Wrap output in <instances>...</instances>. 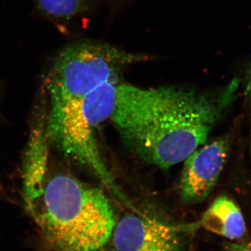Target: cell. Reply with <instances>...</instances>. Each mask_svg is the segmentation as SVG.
Here are the masks:
<instances>
[{
	"instance_id": "3",
	"label": "cell",
	"mask_w": 251,
	"mask_h": 251,
	"mask_svg": "<svg viewBox=\"0 0 251 251\" xmlns=\"http://www.w3.org/2000/svg\"><path fill=\"white\" fill-rule=\"evenodd\" d=\"M119 79L104 82L82 98L50 105L46 118L49 143L64 156L93 173L115 196L128 202L103 161L96 132L115 109Z\"/></svg>"
},
{
	"instance_id": "9",
	"label": "cell",
	"mask_w": 251,
	"mask_h": 251,
	"mask_svg": "<svg viewBox=\"0 0 251 251\" xmlns=\"http://www.w3.org/2000/svg\"><path fill=\"white\" fill-rule=\"evenodd\" d=\"M222 251H251V241L245 243L225 242Z\"/></svg>"
},
{
	"instance_id": "5",
	"label": "cell",
	"mask_w": 251,
	"mask_h": 251,
	"mask_svg": "<svg viewBox=\"0 0 251 251\" xmlns=\"http://www.w3.org/2000/svg\"><path fill=\"white\" fill-rule=\"evenodd\" d=\"M231 140L223 136L193 151L184 160L180 196L185 204L202 202L214 191L227 161Z\"/></svg>"
},
{
	"instance_id": "1",
	"label": "cell",
	"mask_w": 251,
	"mask_h": 251,
	"mask_svg": "<svg viewBox=\"0 0 251 251\" xmlns=\"http://www.w3.org/2000/svg\"><path fill=\"white\" fill-rule=\"evenodd\" d=\"M239 87L237 78L204 92L174 86L143 89L120 83L110 119L137 156L167 171L206 143L237 98Z\"/></svg>"
},
{
	"instance_id": "2",
	"label": "cell",
	"mask_w": 251,
	"mask_h": 251,
	"mask_svg": "<svg viewBox=\"0 0 251 251\" xmlns=\"http://www.w3.org/2000/svg\"><path fill=\"white\" fill-rule=\"evenodd\" d=\"M25 207L55 251H98L116 226L100 188L67 173L50 175L23 191Z\"/></svg>"
},
{
	"instance_id": "10",
	"label": "cell",
	"mask_w": 251,
	"mask_h": 251,
	"mask_svg": "<svg viewBox=\"0 0 251 251\" xmlns=\"http://www.w3.org/2000/svg\"><path fill=\"white\" fill-rule=\"evenodd\" d=\"M244 90L246 95L251 99V62L246 69L244 75Z\"/></svg>"
},
{
	"instance_id": "4",
	"label": "cell",
	"mask_w": 251,
	"mask_h": 251,
	"mask_svg": "<svg viewBox=\"0 0 251 251\" xmlns=\"http://www.w3.org/2000/svg\"><path fill=\"white\" fill-rule=\"evenodd\" d=\"M149 59L145 54L102 43L87 41L68 46L54 59L49 72L50 105L82 98L104 82L119 79L126 66Z\"/></svg>"
},
{
	"instance_id": "6",
	"label": "cell",
	"mask_w": 251,
	"mask_h": 251,
	"mask_svg": "<svg viewBox=\"0 0 251 251\" xmlns=\"http://www.w3.org/2000/svg\"><path fill=\"white\" fill-rule=\"evenodd\" d=\"M112 235L115 251H184L179 228L145 216H125Z\"/></svg>"
},
{
	"instance_id": "7",
	"label": "cell",
	"mask_w": 251,
	"mask_h": 251,
	"mask_svg": "<svg viewBox=\"0 0 251 251\" xmlns=\"http://www.w3.org/2000/svg\"><path fill=\"white\" fill-rule=\"evenodd\" d=\"M201 226L206 230L237 241L247 233V225L239 206L226 196L216 198L201 219Z\"/></svg>"
},
{
	"instance_id": "8",
	"label": "cell",
	"mask_w": 251,
	"mask_h": 251,
	"mask_svg": "<svg viewBox=\"0 0 251 251\" xmlns=\"http://www.w3.org/2000/svg\"><path fill=\"white\" fill-rule=\"evenodd\" d=\"M39 9L50 16L68 19L86 9L88 0H36Z\"/></svg>"
}]
</instances>
